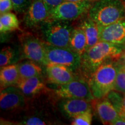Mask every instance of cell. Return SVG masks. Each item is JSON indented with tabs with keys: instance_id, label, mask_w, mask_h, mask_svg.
<instances>
[{
	"instance_id": "cell-1",
	"label": "cell",
	"mask_w": 125,
	"mask_h": 125,
	"mask_svg": "<svg viewBox=\"0 0 125 125\" xmlns=\"http://www.w3.org/2000/svg\"><path fill=\"white\" fill-rule=\"evenodd\" d=\"M123 50V45L100 41L87 49L82 56L80 68H82L86 75L90 76L105 62H117Z\"/></svg>"
},
{
	"instance_id": "cell-2",
	"label": "cell",
	"mask_w": 125,
	"mask_h": 125,
	"mask_svg": "<svg viewBox=\"0 0 125 125\" xmlns=\"http://www.w3.org/2000/svg\"><path fill=\"white\" fill-rule=\"evenodd\" d=\"M87 16L98 26H108L125 18L124 3L122 0H97Z\"/></svg>"
},
{
	"instance_id": "cell-3",
	"label": "cell",
	"mask_w": 125,
	"mask_h": 125,
	"mask_svg": "<svg viewBox=\"0 0 125 125\" xmlns=\"http://www.w3.org/2000/svg\"><path fill=\"white\" fill-rule=\"evenodd\" d=\"M114 62H105L90 76L89 85L95 99L105 97L114 90L117 74L116 63Z\"/></svg>"
},
{
	"instance_id": "cell-4",
	"label": "cell",
	"mask_w": 125,
	"mask_h": 125,
	"mask_svg": "<svg viewBox=\"0 0 125 125\" xmlns=\"http://www.w3.org/2000/svg\"><path fill=\"white\" fill-rule=\"evenodd\" d=\"M73 29L70 21L51 19L41 25L42 35L45 43L69 48Z\"/></svg>"
},
{
	"instance_id": "cell-5",
	"label": "cell",
	"mask_w": 125,
	"mask_h": 125,
	"mask_svg": "<svg viewBox=\"0 0 125 125\" xmlns=\"http://www.w3.org/2000/svg\"><path fill=\"white\" fill-rule=\"evenodd\" d=\"M45 47L49 64L64 65L73 71L81 68L82 57L76 52L69 48L56 46L45 42Z\"/></svg>"
},
{
	"instance_id": "cell-6",
	"label": "cell",
	"mask_w": 125,
	"mask_h": 125,
	"mask_svg": "<svg viewBox=\"0 0 125 125\" xmlns=\"http://www.w3.org/2000/svg\"><path fill=\"white\" fill-rule=\"evenodd\" d=\"M21 56L24 58L34 61L42 66H47L45 42L30 34H24L20 38Z\"/></svg>"
},
{
	"instance_id": "cell-7",
	"label": "cell",
	"mask_w": 125,
	"mask_h": 125,
	"mask_svg": "<svg viewBox=\"0 0 125 125\" xmlns=\"http://www.w3.org/2000/svg\"><path fill=\"white\" fill-rule=\"evenodd\" d=\"M93 2L64 1L51 11V19L73 21L88 13Z\"/></svg>"
},
{
	"instance_id": "cell-8",
	"label": "cell",
	"mask_w": 125,
	"mask_h": 125,
	"mask_svg": "<svg viewBox=\"0 0 125 125\" xmlns=\"http://www.w3.org/2000/svg\"><path fill=\"white\" fill-rule=\"evenodd\" d=\"M56 85L54 92L62 98H82L89 101L95 100L90 90L89 83L82 79H77L63 85Z\"/></svg>"
},
{
	"instance_id": "cell-9",
	"label": "cell",
	"mask_w": 125,
	"mask_h": 125,
	"mask_svg": "<svg viewBox=\"0 0 125 125\" xmlns=\"http://www.w3.org/2000/svg\"><path fill=\"white\" fill-rule=\"evenodd\" d=\"M50 18V10L43 0H30L25 11L24 23L26 27L41 26Z\"/></svg>"
},
{
	"instance_id": "cell-10",
	"label": "cell",
	"mask_w": 125,
	"mask_h": 125,
	"mask_svg": "<svg viewBox=\"0 0 125 125\" xmlns=\"http://www.w3.org/2000/svg\"><path fill=\"white\" fill-rule=\"evenodd\" d=\"M25 104V95L16 86H11L1 90L0 108L2 111H12L22 108Z\"/></svg>"
},
{
	"instance_id": "cell-11",
	"label": "cell",
	"mask_w": 125,
	"mask_h": 125,
	"mask_svg": "<svg viewBox=\"0 0 125 125\" xmlns=\"http://www.w3.org/2000/svg\"><path fill=\"white\" fill-rule=\"evenodd\" d=\"M100 41L123 45L125 43V18L106 26H100Z\"/></svg>"
},
{
	"instance_id": "cell-12",
	"label": "cell",
	"mask_w": 125,
	"mask_h": 125,
	"mask_svg": "<svg viewBox=\"0 0 125 125\" xmlns=\"http://www.w3.org/2000/svg\"><path fill=\"white\" fill-rule=\"evenodd\" d=\"M48 80L53 85H63L78 78L74 71L64 65L49 64L46 66Z\"/></svg>"
},
{
	"instance_id": "cell-13",
	"label": "cell",
	"mask_w": 125,
	"mask_h": 125,
	"mask_svg": "<svg viewBox=\"0 0 125 125\" xmlns=\"http://www.w3.org/2000/svg\"><path fill=\"white\" fill-rule=\"evenodd\" d=\"M90 101L82 98H62L59 107L63 115L73 119L82 113L92 110Z\"/></svg>"
},
{
	"instance_id": "cell-14",
	"label": "cell",
	"mask_w": 125,
	"mask_h": 125,
	"mask_svg": "<svg viewBox=\"0 0 125 125\" xmlns=\"http://www.w3.org/2000/svg\"><path fill=\"white\" fill-rule=\"evenodd\" d=\"M96 111L98 118L104 125H111L120 116L116 108L107 97L98 99L96 103Z\"/></svg>"
},
{
	"instance_id": "cell-15",
	"label": "cell",
	"mask_w": 125,
	"mask_h": 125,
	"mask_svg": "<svg viewBox=\"0 0 125 125\" xmlns=\"http://www.w3.org/2000/svg\"><path fill=\"white\" fill-rule=\"evenodd\" d=\"M16 86L26 96H34L42 91L45 87L41 76L20 78Z\"/></svg>"
},
{
	"instance_id": "cell-16",
	"label": "cell",
	"mask_w": 125,
	"mask_h": 125,
	"mask_svg": "<svg viewBox=\"0 0 125 125\" xmlns=\"http://www.w3.org/2000/svg\"><path fill=\"white\" fill-rule=\"evenodd\" d=\"M20 79L18 64H13L1 68L0 85L1 90L6 87L16 86Z\"/></svg>"
},
{
	"instance_id": "cell-17",
	"label": "cell",
	"mask_w": 125,
	"mask_h": 125,
	"mask_svg": "<svg viewBox=\"0 0 125 125\" xmlns=\"http://www.w3.org/2000/svg\"><path fill=\"white\" fill-rule=\"evenodd\" d=\"M79 26L85 32L87 38V49L100 41L98 25L87 16L81 23Z\"/></svg>"
},
{
	"instance_id": "cell-18",
	"label": "cell",
	"mask_w": 125,
	"mask_h": 125,
	"mask_svg": "<svg viewBox=\"0 0 125 125\" xmlns=\"http://www.w3.org/2000/svg\"><path fill=\"white\" fill-rule=\"evenodd\" d=\"M87 38L85 32L80 26L73 29L70 38V48L76 52L81 57L87 51Z\"/></svg>"
},
{
	"instance_id": "cell-19",
	"label": "cell",
	"mask_w": 125,
	"mask_h": 125,
	"mask_svg": "<svg viewBox=\"0 0 125 125\" xmlns=\"http://www.w3.org/2000/svg\"><path fill=\"white\" fill-rule=\"evenodd\" d=\"M18 67L20 78L41 76L42 75L43 70L41 65L29 59L18 64Z\"/></svg>"
},
{
	"instance_id": "cell-20",
	"label": "cell",
	"mask_w": 125,
	"mask_h": 125,
	"mask_svg": "<svg viewBox=\"0 0 125 125\" xmlns=\"http://www.w3.org/2000/svg\"><path fill=\"white\" fill-rule=\"evenodd\" d=\"M21 56V51L18 48L10 46L4 47L0 53V67L16 64Z\"/></svg>"
},
{
	"instance_id": "cell-21",
	"label": "cell",
	"mask_w": 125,
	"mask_h": 125,
	"mask_svg": "<svg viewBox=\"0 0 125 125\" xmlns=\"http://www.w3.org/2000/svg\"><path fill=\"white\" fill-rule=\"evenodd\" d=\"M19 29V21L16 15L11 12L1 14L0 31L1 34L7 33Z\"/></svg>"
},
{
	"instance_id": "cell-22",
	"label": "cell",
	"mask_w": 125,
	"mask_h": 125,
	"mask_svg": "<svg viewBox=\"0 0 125 125\" xmlns=\"http://www.w3.org/2000/svg\"><path fill=\"white\" fill-rule=\"evenodd\" d=\"M117 74L114 90L125 94V66L116 63Z\"/></svg>"
},
{
	"instance_id": "cell-23",
	"label": "cell",
	"mask_w": 125,
	"mask_h": 125,
	"mask_svg": "<svg viewBox=\"0 0 125 125\" xmlns=\"http://www.w3.org/2000/svg\"><path fill=\"white\" fill-rule=\"evenodd\" d=\"M93 114L92 110L87 111L73 118L71 124L73 125H90L92 124Z\"/></svg>"
},
{
	"instance_id": "cell-24",
	"label": "cell",
	"mask_w": 125,
	"mask_h": 125,
	"mask_svg": "<svg viewBox=\"0 0 125 125\" xmlns=\"http://www.w3.org/2000/svg\"><path fill=\"white\" fill-rule=\"evenodd\" d=\"M119 93V92H117L115 90H113L111 92H109L106 97L111 101V103L113 104L114 107L116 108L117 111H118L119 114L121 111L122 105L123 97L120 95Z\"/></svg>"
},
{
	"instance_id": "cell-25",
	"label": "cell",
	"mask_w": 125,
	"mask_h": 125,
	"mask_svg": "<svg viewBox=\"0 0 125 125\" xmlns=\"http://www.w3.org/2000/svg\"><path fill=\"white\" fill-rule=\"evenodd\" d=\"M13 10L19 13H24L29 5L30 0H11Z\"/></svg>"
},
{
	"instance_id": "cell-26",
	"label": "cell",
	"mask_w": 125,
	"mask_h": 125,
	"mask_svg": "<svg viewBox=\"0 0 125 125\" xmlns=\"http://www.w3.org/2000/svg\"><path fill=\"white\" fill-rule=\"evenodd\" d=\"M19 124L26 125H48V123L43 118L38 116H31L20 122Z\"/></svg>"
},
{
	"instance_id": "cell-27",
	"label": "cell",
	"mask_w": 125,
	"mask_h": 125,
	"mask_svg": "<svg viewBox=\"0 0 125 125\" xmlns=\"http://www.w3.org/2000/svg\"><path fill=\"white\" fill-rule=\"evenodd\" d=\"M12 9L13 6L11 0H0V13L10 12Z\"/></svg>"
},
{
	"instance_id": "cell-28",
	"label": "cell",
	"mask_w": 125,
	"mask_h": 125,
	"mask_svg": "<svg viewBox=\"0 0 125 125\" xmlns=\"http://www.w3.org/2000/svg\"><path fill=\"white\" fill-rule=\"evenodd\" d=\"M64 0H43V1L45 3L48 9L51 11L54 8L58 6L59 4L62 3Z\"/></svg>"
},
{
	"instance_id": "cell-29",
	"label": "cell",
	"mask_w": 125,
	"mask_h": 125,
	"mask_svg": "<svg viewBox=\"0 0 125 125\" xmlns=\"http://www.w3.org/2000/svg\"><path fill=\"white\" fill-rule=\"evenodd\" d=\"M111 125H125V118L119 116L111 123Z\"/></svg>"
},
{
	"instance_id": "cell-30",
	"label": "cell",
	"mask_w": 125,
	"mask_h": 125,
	"mask_svg": "<svg viewBox=\"0 0 125 125\" xmlns=\"http://www.w3.org/2000/svg\"><path fill=\"white\" fill-rule=\"evenodd\" d=\"M117 62L121 64L125 65V49H124L122 53L121 56L119 58L118 60L117 61Z\"/></svg>"
},
{
	"instance_id": "cell-31",
	"label": "cell",
	"mask_w": 125,
	"mask_h": 125,
	"mask_svg": "<svg viewBox=\"0 0 125 125\" xmlns=\"http://www.w3.org/2000/svg\"><path fill=\"white\" fill-rule=\"evenodd\" d=\"M124 113H125V96L123 97V98L122 105L121 111V112H120L119 115H121Z\"/></svg>"
},
{
	"instance_id": "cell-32",
	"label": "cell",
	"mask_w": 125,
	"mask_h": 125,
	"mask_svg": "<svg viewBox=\"0 0 125 125\" xmlns=\"http://www.w3.org/2000/svg\"><path fill=\"white\" fill-rule=\"evenodd\" d=\"M68 1H73V2H94L97 0H64Z\"/></svg>"
},
{
	"instance_id": "cell-33",
	"label": "cell",
	"mask_w": 125,
	"mask_h": 125,
	"mask_svg": "<svg viewBox=\"0 0 125 125\" xmlns=\"http://www.w3.org/2000/svg\"><path fill=\"white\" fill-rule=\"evenodd\" d=\"M120 116H122V117H123V118H125V113H124V114H122V115H120Z\"/></svg>"
},
{
	"instance_id": "cell-34",
	"label": "cell",
	"mask_w": 125,
	"mask_h": 125,
	"mask_svg": "<svg viewBox=\"0 0 125 125\" xmlns=\"http://www.w3.org/2000/svg\"><path fill=\"white\" fill-rule=\"evenodd\" d=\"M123 48H124V49H125V44L123 45Z\"/></svg>"
},
{
	"instance_id": "cell-35",
	"label": "cell",
	"mask_w": 125,
	"mask_h": 125,
	"mask_svg": "<svg viewBox=\"0 0 125 125\" xmlns=\"http://www.w3.org/2000/svg\"><path fill=\"white\" fill-rule=\"evenodd\" d=\"M123 3H124V5H125V2H123Z\"/></svg>"
},
{
	"instance_id": "cell-36",
	"label": "cell",
	"mask_w": 125,
	"mask_h": 125,
	"mask_svg": "<svg viewBox=\"0 0 125 125\" xmlns=\"http://www.w3.org/2000/svg\"><path fill=\"white\" fill-rule=\"evenodd\" d=\"M122 1H123V2H125V0H122Z\"/></svg>"
},
{
	"instance_id": "cell-37",
	"label": "cell",
	"mask_w": 125,
	"mask_h": 125,
	"mask_svg": "<svg viewBox=\"0 0 125 125\" xmlns=\"http://www.w3.org/2000/svg\"></svg>"
}]
</instances>
